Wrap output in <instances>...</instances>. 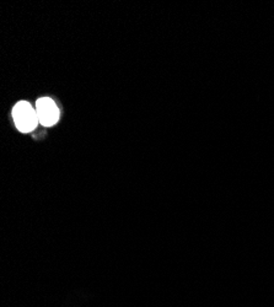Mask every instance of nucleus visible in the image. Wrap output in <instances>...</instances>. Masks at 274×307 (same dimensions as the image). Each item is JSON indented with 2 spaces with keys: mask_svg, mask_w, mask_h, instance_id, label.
I'll use <instances>...</instances> for the list:
<instances>
[{
  "mask_svg": "<svg viewBox=\"0 0 274 307\" xmlns=\"http://www.w3.org/2000/svg\"><path fill=\"white\" fill-rule=\"evenodd\" d=\"M13 117L15 126L23 133L32 132L40 123L36 110H33L32 106L26 101H20L15 105L13 110Z\"/></svg>",
  "mask_w": 274,
  "mask_h": 307,
  "instance_id": "1",
  "label": "nucleus"
},
{
  "mask_svg": "<svg viewBox=\"0 0 274 307\" xmlns=\"http://www.w3.org/2000/svg\"><path fill=\"white\" fill-rule=\"evenodd\" d=\"M38 121L45 127L54 126L59 119V110L56 102L49 97H42L36 102Z\"/></svg>",
  "mask_w": 274,
  "mask_h": 307,
  "instance_id": "2",
  "label": "nucleus"
}]
</instances>
